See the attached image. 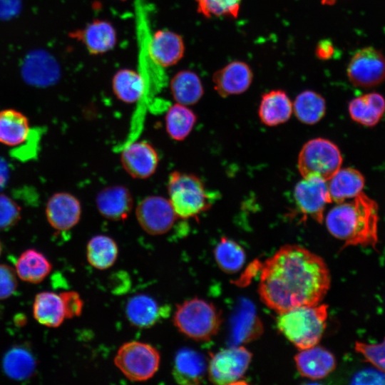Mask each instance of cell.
Instances as JSON below:
<instances>
[{
	"label": "cell",
	"instance_id": "obj_1",
	"mask_svg": "<svg viewBox=\"0 0 385 385\" xmlns=\"http://www.w3.org/2000/svg\"><path fill=\"white\" fill-rule=\"evenodd\" d=\"M330 284L329 270L321 257L301 246L286 245L263 264L258 292L279 314L319 304Z\"/></svg>",
	"mask_w": 385,
	"mask_h": 385
},
{
	"label": "cell",
	"instance_id": "obj_2",
	"mask_svg": "<svg viewBox=\"0 0 385 385\" xmlns=\"http://www.w3.org/2000/svg\"><path fill=\"white\" fill-rule=\"evenodd\" d=\"M330 234L347 246H370L378 243L379 208L377 203L364 192L350 202L337 203L325 218Z\"/></svg>",
	"mask_w": 385,
	"mask_h": 385
},
{
	"label": "cell",
	"instance_id": "obj_3",
	"mask_svg": "<svg viewBox=\"0 0 385 385\" xmlns=\"http://www.w3.org/2000/svg\"><path fill=\"white\" fill-rule=\"evenodd\" d=\"M328 306H300L279 313V332L300 350L317 345L327 326Z\"/></svg>",
	"mask_w": 385,
	"mask_h": 385
},
{
	"label": "cell",
	"instance_id": "obj_4",
	"mask_svg": "<svg viewBox=\"0 0 385 385\" xmlns=\"http://www.w3.org/2000/svg\"><path fill=\"white\" fill-rule=\"evenodd\" d=\"M168 200L178 218L196 217L208 210L215 196L196 175L173 171L167 183Z\"/></svg>",
	"mask_w": 385,
	"mask_h": 385
},
{
	"label": "cell",
	"instance_id": "obj_5",
	"mask_svg": "<svg viewBox=\"0 0 385 385\" xmlns=\"http://www.w3.org/2000/svg\"><path fill=\"white\" fill-rule=\"evenodd\" d=\"M173 324L186 337L205 342L217 333L221 319L220 312L212 303L193 298L177 305Z\"/></svg>",
	"mask_w": 385,
	"mask_h": 385
},
{
	"label": "cell",
	"instance_id": "obj_6",
	"mask_svg": "<svg viewBox=\"0 0 385 385\" xmlns=\"http://www.w3.org/2000/svg\"><path fill=\"white\" fill-rule=\"evenodd\" d=\"M297 162L302 178L315 177L328 181L341 168L342 156L334 143L319 138L303 145Z\"/></svg>",
	"mask_w": 385,
	"mask_h": 385
},
{
	"label": "cell",
	"instance_id": "obj_7",
	"mask_svg": "<svg viewBox=\"0 0 385 385\" xmlns=\"http://www.w3.org/2000/svg\"><path fill=\"white\" fill-rule=\"evenodd\" d=\"M160 363V354L156 348L136 341L122 344L114 358L116 367L133 381H145L152 378Z\"/></svg>",
	"mask_w": 385,
	"mask_h": 385
},
{
	"label": "cell",
	"instance_id": "obj_8",
	"mask_svg": "<svg viewBox=\"0 0 385 385\" xmlns=\"http://www.w3.org/2000/svg\"><path fill=\"white\" fill-rule=\"evenodd\" d=\"M252 360V354L244 346H231L212 355L207 364L208 378L214 384L240 383Z\"/></svg>",
	"mask_w": 385,
	"mask_h": 385
},
{
	"label": "cell",
	"instance_id": "obj_9",
	"mask_svg": "<svg viewBox=\"0 0 385 385\" xmlns=\"http://www.w3.org/2000/svg\"><path fill=\"white\" fill-rule=\"evenodd\" d=\"M347 76L355 86L370 88L385 80V56L372 46L358 50L347 66Z\"/></svg>",
	"mask_w": 385,
	"mask_h": 385
},
{
	"label": "cell",
	"instance_id": "obj_10",
	"mask_svg": "<svg viewBox=\"0 0 385 385\" xmlns=\"http://www.w3.org/2000/svg\"><path fill=\"white\" fill-rule=\"evenodd\" d=\"M135 216L142 229L151 235L168 232L178 217L168 198L160 195L141 200L135 208Z\"/></svg>",
	"mask_w": 385,
	"mask_h": 385
},
{
	"label": "cell",
	"instance_id": "obj_11",
	"mask_svg": "<svg viewBox=\"0 0 385 385\" xmlns=\"http://www.w3.org/2000/svg\"><path fill=\"white\" fill-rule=\"evenodd\" d=\"M294 197L301 212L322 223L324 211L332 202L327 181L319 178H304L294 188Z\"/></svg>",
	"mask_w": 385,
	"mask_h": 385
},
{
	"label": "cell",
	"instance_id": "obj_12",
	"mask_svg": "<svg viewBox=\"0 0 385 385\" xmlns=\"http://www.w3.org/2000/svg\"><path fill=\"white\" fill-rule=\"evenodd\" d=\"M120 162L125 171L133 178L147 179L156 171L159 155L156 149L145 140H132L124 145Z\"/></svg>",
	"mask_w": 385,
	"mask_h": 385
},
{
	"label": "cell",
	"instance_id": "obj_13",
	"mask_svg": "<svg viewBox=\"0 0 385 385\" xmlns=\"http://www.w3.org/2000/svg\"><path fill=\"white\" fill-rule=\"evenodd\" d=\"M21 71L26 83L38 88L54 84L60 76L56 60L49 53L41 49L32 51L26 56Z\"/></svg>",
	"mask_w": 385,
	"mask_h": 385
},
{
	"label": "cell",
	"instance_id": "obj_14",
	"mask_svg": "<svg viewBox=\"0 0 385 385\" xmlns=\"http://www.w3.org/2000/svg\"><path fill=\"white\" fill-rule=\"evenodd\" d=\"M81 205L71 193L61 192L53 194L46 207L47 220L52 227L59 231L71 229L79 222Z\"/></svg>",
	"mask_w": 385,
	"mask_h": 385
},
{
	"label": "cell",
	"instance_id": "obj_15",
	"mask_svg": "<svg viewBox=\"0 0 385 385\" xmlns=\"http://www.w3.org/2000/svg\"><path fill=\"white\" fill-rule=\"evenodd\" d=\"M253 78L252 71L245 62L235 61L217 71L212 76L215 90L222 97L246 91Z\"/></svg>",
	"mask_w": 385,
	"mask_h": 385
},
{
	"label": "cell",
	"instance_id": "obj_16",
	"mask_svg": "<svg viewBox=\"0 0 385 385\" xmlns=\"http://www.w3.org/2000/svg\"><path fill=\"white\" fill-rule=\"evenodd\" d=\"M96 204L99 213L112 221L125 220L129 216L133 199L130 191L120 185L103 188L96 195Z\"/></svg>",
	"mask_w": 385,
	"mask_h": 385
},
{
	"label": "cell",
	"instance_id": "obj_17",
	"mask_svg": "<svg viewBox=\"0 0 385 385\" xmlns=\"http://www.w3.org/2000/svg\"><path fill=\"white\" fill-rule=\"evenodd\" d=\"M297 369L299 374L309 379H322L336 368V359L329 350L319 346L302 349L294 356Z\"/></svg>",
	"mask_w": 385,
	"mask_h": 385
},
{
	"label": "cell",
	"instance_id": "obj_18",
	"mask_svg": "<svg viewBox=\"0 0 385 385\" xmlns=\"http://www.w3.org/2000/svg\"><path fill=\"white\" fill-rule=\"evenodd\" d=\"M149 47L155 60L164 68L178 63L185 48L181 36L165 29L151 32Z\"/></svg>",
	"mask_w": 385,
	"mask_h": 385
},
{
	"label": "cell",
	"instance_id": "obj_19",
	"mask_svg": "<svg viewBox=\"0 0 385 385\" xmlns=\"http://www.w3.org/2000/svg\"><path fill=\"white\" fill-rule=\"evenodd\" d=\"M72 37L79 40L94 55L111 50L116 43L115 31L111 23L96 19L83 29L75 31Z\"/></svg>",
	"mask_w": 385,
	"mask_h": 385
},
{
	"label": "cell",
	"instance_id": "obj_20",
	"mask_svg": "<svg viewBox=\"0 0 385 385\" xmlns=\"http://www.w3.org/2000/svg\"><path fill=\"white\" fill-rule=\"evenodd\" d=\"M207 369L203 355L193 349H183L175 357L173 376L180 384H197L203 379Z\"/></svg>",
	"mask_w": 385,
	"mask_h": 385
},
{
	"label": "cell",
	"instance_id": "obj_21",
	"mask_svg": "<svg viewBox=\"0 0 385 385\" xmlns=\"http://www.w3.org/2000/svg\"><path fill=\"white\" fill-rule=\"evenodd\" d=\"M168 310L161 307L151 297L139 294L130 298L125 306V314L132 325L149 328L155 324Z\"/></svg>",
	"mask_w": 385,
	"mask_h": 385
},
{
	"label": "cell",
	"instance_id": "obj_22",
	"mask_svg": "<svg viewBox=\"0 0 385 385\" xmlns=\"http://www.w3.org/2000/svg\"><path fill=\"white\" fill-rule=\"evenodd\" d=\"M293 111V103L282 90H273L262 96L258 114L262 123L276 126L285 123Z\"/></svg>",
	"mask_w": 385,
	"mask_h": 385
},
{
	"label": "cell",
	"instance_id": "obj_23",
	"mask_svg": "<svg viewBox=\"0 0 385 385\" xmlns=\"http://www.w3.org/2000/svg\"><path fill=\"white\" fill-rule=\"evenodd\" d=\"M384 112L385 100L376 92L358 96L349 104V113L351 119L368 127L378 123Z\"/></svg>",
	"mask_w": 385,
	"mask_h": 385
},
{
	"label": "cell",
	"instance_id": "obj_24",
	"mask_svg": "<svg viewBox=\"0 0 385 385\" xmlns=\"http://www.w3.org/2000/svg\"><path fill=\"white\" fill-rule=\"evenodd\" d=\"M328 181L332 201L341 203L361 192L365 180L359 170L346 168H340Z\"/></svg>",
	"mask_w": 385,
	"mask_h": 385
},
{
	"label": "cell",
	"instance_id": "obj_25",
	"mask_svg": "<svg viewBox=\"0 0 385 385\" xmlns=\"http://www.w3.org/2000/svg\"><path fill=\"white\" fill-rule=\"evenodd\" d=\"M33 314L39 324L48 327H58L66 319L60 294L52 292H42L36 294L33 304Z\"/></svg>",
	"mask_w": 385,
	"mask_h": 385
},
{
	"label": "cell",
	"instance_id": "obj_26",
	"mask_svg": "<svg viewBox=\"0 0 385 385\" xmlns=\"http://www.w3.org/2000/svg\"><path fill=\"white\" fill-rule=\"evenodd\" d=\"M170 89L177 103L185 106L195 104L204 91L199 76L191 71H181L170 80Z\"/></svg>",
	"mask_w": 385,
	"mask_h": 385
},
{
	"label": "cell",
	"instance_id": "obj_27",
	"mask_svg": "<svg viewBox=\"0 0 385 385\" xmlns=\"http://www.w3.org/2000/svg\"><path fill=\"white\" fill-rule=\"evenodd\" d=\"M52 265L40 252L29 249L18 258L16 272L23 281L37 284L42 282L50 273Z\"/></svg>",
	"mask_w": 385,
	"mask_h": 385
},
{
	"label": "cell",
	"instance_id": "obj_28",
	"mask_svg": "<svg viewBox=\"0 0 385 385\" xmlns=\"http://www.w3.org/2000/svg\"><path fill=\"white\" fill-rule=\"evenodd\" d=\"M30 132L27 118L21 113L6 109L0 112V143L17 145L24 143Z\"/></svg>",
	"mask_w": 385,
	"mask_h": 385
},
{
	"label": "cell",
	"instance_id": "obj_29",
	"mask_svg": "<svg viewBox=\"0 0 385 385\" xmlns=\"http://www.w3.org/2000/svg\"><path fill=\"white\" fill-rule=\"evenodd\" d=\"M118 255V247L115 241L105 235L93 236L86 246V257L89 264L99 270L112 267Z\"/></svg>",
	"mask_w": 385,
	"mask_h": 385
},
{
	"label": "cell",
	"instance_id": "obj_30",
	"mask_svg": "<svg viewBox=\"0 0 385 385\" xmlns=\"http://www.w3.org/2000/svg\"><path fill=\"white\" fill-rule=\"evenodd\" d=\"M112 88L115 96L123 102L133 103L144 100L145 86L138 71H118L113 78Z\"/></svg>",
	"mask_w": 385,
	"mask_h": 385
},
{
	"label": "cell",
	"instance_id": "obj_31",
	"mask_svg": "<svg viewBox=\"0 0 385 385\" xmlns=\"http://www.w3.org/2000/svg\"><path fill=\"white\" fill-rule=\"evenodd\" d=\"M36 363L33 354L24 347L14 346L4 355L2 367L9 378L22 381L28 379L35 372Z\"/></svg>",
	"mask_w": 385,
	"mask_h": 385
},
{
	"label": "cell",
	"instance_id": "obj_32",
	"mask_svg": "<svg viewBox=\"0 0 385 385\" xmlns=\"http://www.w3.org/2000/svg\"><path fill=\"white\" fill-rule=\"evenodd\" d=\"M196 120L197 115L188 106L176 103L166 113V132L171 139L182 141L191 133Z\"/></svg>",
	"mask_w": 385,
	"mask_h": 385
},
{
	"label": "cell",
	"instance_id": "obj_33",
	"mask_svg": "<svg viewBox=\"0 0 385 385\" xmlns=\"http://www.w3.org/2000/svg\"><path fill=\"white\" fill-rule=\"evenodd\" d=\"M293 111L302 123L308 125L315 124L325 114V100L314 91H304L296 97L293 103Z\"/></svg>",
	"mask_w": 385,
	"mask_h": 385
},
{
	"label": "cell",
	"instance_id": "obj_34",
	"mask_svg": "<svg viewBox=\"0 0 385 385\" xmlns=\"http://www.w3.org/2000/svg\"><path fill=\"white\" fill-rule=\"evenodd\" d=\"M214 255L219 267L227 273L239 271L245 262V252L235 241L222 237L214 250Z\"/></svg>",
	"mask_w": 385,
	"mask_h": 385
},
{
	"label": "cell",
	"instance_id": "obj_35",
	"mask_svg": "<svg viewBox=\"0 0 385 385\" xmlns=\"http://www.w3.org/2000/svg\"><path fill=\"white\" fill-rule=\"evenodd\" d=\"M197 12L205 18H237L242 0H195Z\"/></svg>",
	"mask_w": 385,
	"mask_h": 385
},
{
	"label": "cell",
	"instance_id": "obj_36",
	"mask_svg": "<svg viewBox=\"0 0 385 385\" xmlns=\"http://www.w3.org/2000/svg\"><path fill=\"white\" fill-rule=\"evenodd\" d=\"M354 349L366 361L385 374V337L379 344L356 342Z\"/></svg>",
	"mask_w": 385,
	"mask_h": 385
},
{
	"label": "cell",
	"instance_id": "obj_37",
	"mask_svg": "<svg viewBox=\"0 0 385 385\" xmlns=\"http://www.w3.org/2000/svg\"><path fill=\"white\" fill-rule=\"evenodd\" d=\"M20 218V207L7 195L0 194V230L13 227Z\"/></svg>",
	"mask_w": 385,
	"mask_h": 385
},
{
	"label": "cell",
	"instance_id": "obj_38",
	"mask_svg": "<svg viewBox=\"0 0 385 385\" xmlns=\"http://www.w3.org/2000/svg\"><path fill=\"white\" fill-rule=\"evenodd\" d=\"M17 287L16 273L12 267L0 265V299L12 295Z\"/></svg>",
	"mask_w": 385,
	"mask_h": 385
},
{
	"label": "cell",
	"instance_id": "obj_39",
	"mask_svg": "<svg viewBox=\"0 0 385 385\" xmlns=\"http://www.w3.org/2000/svg\"><path fill=\"white\" fill-rule=\"evenodd\" d=\"M59 294L63 301L66 318L79 317L83 307V302L80 294L74 291H66Z\"/></svg>",
	"mask_w": 385,
	"mask_h": 385
},
{
	"label": "cell",
	"instance_id": "obj_40",
	"mask_svg": "<svg viewBox=\"0 0 385 385\" xmlns=\"http://www.w3.org/2000/svg\"><path fill=\"white\" fill-rule=\"evenodd\" d=\"M40 134L39 132H35L31 134L29 133L28 137L29 140H29L24 146L14 150L12 155L21 160H26L34 158L37 153L36 148L38 145Z\"/></svg>",
	"mask_w": 385,
	"mask_h": 385
},
{
	"label": "cell",
	"instance_id": "obj_41",
	"mask_svg": "<svg viewBox=\"0 0 385 385\" xmlns=\"http://www.w3.org/2000/svg\"><path fill=\"white\" fill-rule=\"evenodd\" d=\"M352 383L357 384H384L385 374L378 369H365L355 375Z\"/></svg>",
	"mask_w": 385,
	"mask_h": 385
},
{
	"label": "cell",
	"instance_id": "obj_42",
	"mask_svg": "<svg viewBox=\"0 0 385 385\" xmlns=\"http://www.w3.org/2000/svg\"><path fill=\"white\" fill-rule=\"evenodd\" d=\"M21 8V0H0V20H8L16 16Z\"/></svg>",
	"mask_w": 385,
	"mask_h": 385
},
{
	"label": "cell",
	"instance_id": "obj_43",
	"mask_svg": "<svg viewBox=\"0 0 385 385\" xmlns=\"http://www.w3.org/2000/svg\"><path fill=\"white\" fill-rule=\"evenodd\" d=\"M334 52V48L329 40H322L317 46L315 53L317 56L322 60L329 59Z\"/></svg>",
	"mask_w": 385,
	"mask_h": 385
},
{
	"label": "cell",
	"instance_id": "obj_44",
	"mask_svg": "<svg viewBox=\"0 0 385 385\" xmlns=\"http://www.w3.org/2000/svg\"><path fill=\"white\" fill-rule=\"evenodd\" d=\"M9 178V168L6 161L0 157V190L7 184Z\"/></svg>",
	"mask_w": 385,
	"mask_h": 385
},
{
	"label": "cell",
	"instance_id": "obj_45",
	"mask_svg": "<svg viewBox=\"0 0 385 385\" xmlns=\"http://www.w3.org/2000/svg\"><path fill=\"white\" fill-rule=\"evenodd\" d=\"M322 3L325 5H332L337 0H321Z\"/></svg>",
	"mask_w": 385,
	"mask_h": 385
},
{
	"label": "cell",
	"instance_id": "obj_46",
	"mask_svg": "<svg viewBox=\"0 0 385 385\" xmlns=\"http://www.w3.org/2000/svg\"><path fill=\"white\" fill-rule=\"evenodd\" d=\"M1 250H2V247H1V242H0V255H1Z\"/></svg>",
	"mask_w": 385,
	"mask_h": 385
}]
</instances>
